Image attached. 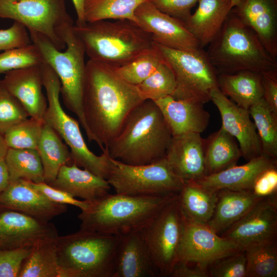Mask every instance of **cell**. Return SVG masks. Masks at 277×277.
Here are the masks:
<instances>
[{
  "instance_id": "cell-1",
  "label": "cell",
  "mask_w": 277,
  "mask_h": 277,
  "mask_svg": "<svg viewBox=\"0 0 277 277\" xmlns=\"http://www.w3.org/2000/svg\"><path fill=\"white\" fill-rule=\"evenodd\" d=\"M144 100L136 86L121 78L113 68L88 60L83 96V114L88 139L102 151L120 132L131 111Z\"/></svg>"
},
{
  "instance_id": "cell-2",
  "label": "cell",
  "mask_w": 277,
  "mask_h": 277,
  "mask_svg": "<svg viewBox=\"0 0 277 277\" xmlns=\"http://www.w3.org/2000/svg\"><path fill=\"white\" fill-rule=\"evenodd\" d=\"M172 137L156 103L145 100L129 113L107 149L111 158L123 163L148 164L165 156Z\"/></svg>"
},
{
  "instance_id": "cell-3",
  "label": "cell",
  "mask_w": 277,
  "mask_h": 277,
  "mask_svg": "<svg viewBox=\"0 0 277 277\" xmlns=\"http://www.w3.org/2000/svg\"><path fill=\"white\" fill-rule=\"evenodd\" d=\"M130 195L109 193L88 202L78 215L80 229L121 235L142 228L177 196Z\"/></svg>"
},
{
  "instance_id": "cell-4",
  "label": "cell",
  "mask_w": 277,
  "mask_h": 277,
  "mask_svg": "<svg viewBox=\"0 0 277 277\" xmlns=\"http://www.w3.org/2000/svg\"><path fill=\"white\" fill-rule=\"evenodd\" d=\"M91 60L112 68L124 65L153 47L151 35L135 22L101 20L73 26Z\"/></svg>"
},
{
  "instance_id": "cell-5",
  "label": "cell",
  "mask_w": 277,
  "mask_h": 277,
  "mask_svg": "<svg viewBox=\"0 0 277 277\" xmlns=\"http://www.w3.org/2000/svg\"><path fill=\"white\" fill-rule=\"evenodd\" d=\"M208 46L206 53L217 74L241 71L262 73L277 69L276 60L232 10Z\"/></svg>"
},
{
  "instance_id": "cell-6",
  "label": "cell",
  "mask_w": 277,
  "mask_h": 277,
  "mask_svg": "<svg viewBox=\"0 0 277 277\" xmlns=\"http://www.w3.org/2000/svg\"><path fill=\"white\" fill-rule=\"evenodd\" d=\"M121 237L81 229L58 235L60 277H113Z\"/></svg>"
},
{
  "instance_id": "cell-7",
  "label": "cell",
  "mask_w": 277,
  "mask_h": 277,
  "mask_svg": "<svg viewBox=\"0 0 277 277\" xmlns=\"http://www.w3.org/2000/svg\"><path fill=\"white\" fill-rule=\"evenodd\" d=\"M73 21L63 24L60 35L66 44L64 51L56 48L45 36L29 31L31 42L40 51L44 61L54 70L61 83L65 106L74 113L84 128L83 96L86 73L84 45L73 30Z\"/></svg>"
},
{
  "instance_id": "cell-8",
  "label": "cell",
  "mask_w": 277,
  "mask_h": 277,
  "mask_svg": "<svg viewBox=\"0 0 277 277\" xmlns=\"http://www.w3.org/2000/svg\"><path fill=\"white\" fill-rule=\"evenodd\" d=\"M42 68L47 100L44 122L58 133L68 147L72 164L106 180L111 166L107 149L97 155L89 149L82 134L79 121L68 115L61 104V83L57 75L46 62L43 63Z\"/></svg>"
},
{
  "instance_id": "cell-9",
  "label": "cell",
  "mask_w": 277,
  "mask_h": 277,
  "mask_svg": "<svg viewBox=\"0 0 277 277\" xmlns=\"http://www.w3.org/2000/svg\"><path fill=\"white\" fill-rule=\"evenodd\" d=\"M106 179L116 193L160 196L177 194L185 182L173 171L165 156L150 164L129 165L110 157Z\"/></svg>"
},
{
  "instance_id": "cell-10",
  "label": "cell",
  "mask_w": 277,
  "mask_h": 277,
  "mask_svg": "<svg viewBox=\"0 0 277 277\" xmlns=\"http://www.w3.org/2000/svg\"><path fill=\"white\" fill-rule=\"evenodd\" d=\"M155 44L174 75L176 86L172 96L204 104L210 101L211 91L218 87L217 73L206 52L203 48L185 51Z\"/></svg>"
},
{
  "instance_id": "cell-11",
  "label": "cell",
  "mask_w": 277,
  "mask_h": 277,
  "mask_svg": "<svg viewBox=\"0 0 277 277\" xmlns=\"http://www.w3.org/2000/svg\"><path fill=\"white\" fill-rule=\"evenodd\" d=\"M186 224L176 196L142 228L159 276H170L180 261Z\"/></svg>"
},
{
  "instance_id": "cell-12",
  "label": "cell",
  "mask_w": 277,
  "mask_h": 277,
  "mask_svg": "<svg viewBox=\"0 0 277 277\" xmlns=\"http://www.w3.org/2000/svg\"><path fill=\"white\" fill-rule=\"evenodd\" d=\"M0 18L12 19L23 25L28 32L43 35L61 50L66 48L61 28L73 21L65 0H0Z\"/></svg>"
},
{
  "instance_id": "cell-13",
  "label": "cell",
  "mask_w": 277,
  "mask_h": 277,
  "mask_svg": "<svg viewBox=\"0 0 277 277\" xmlns=\"http://www.w3.org/2000/svg\"><path fill=\"white\" fill-rule=\"evenodd\" d=\"M221 236L242 250L250 245L276 240L277 194L261 199Z\"/></svg>"
},
{
  "instance_id": "cell-14",
  "label": "cell",
  "mask_w": 277,
  "mask_h": 277,
  "mask_svg": "<svg viewBox=\"0 0 277 277\" xmlns=\"http://www.w3.org/2000/svg\"><path fill=\"white\" fill-rule=\"evenodd\" d=\"M134 15L136 23L156 44L185 51L202 48L182 21L161 12L148 0L136 8Z\"/></svg>"
},
{
  "instance_id": "cell-15",
  "label": "cell",
  "mask_w": 277,
  "mask_h": 277,
  "mask_svg": "<svg viewBox=\"0 0 277 277\" xmlns=\"http://www.w3.org/2000/svg\"><path fill=\"white\" fill-rule=\"evenodd\" d=\"M210 101L220 112L221 127L236 140L242 157L248 161L264 155L249 110L238 106L229 99L219 87L211 91Z\"/></svg>"
},
{
  "instance_id": "cell-16",
  "label": "cell",
  "mask_w": 277,
  "mask_h": 277,
  "mask_svg": "<svg viewBox=\"0 0 277 277\" xmlns=\"http://www.w3.org/2000/svg\"><path fill=\"white\" fill-rule=\"evenodd\" d=\"M240 250H242L237 245L221 236L206 224L186 220L180 261L207 268L216 260Z\"/></svg>"
},
{
  "instance_id": "cell-17",
  "label": "cell",
  "mask_w": 277,
  "mask_h": 277,
  "mask_svg": "<svg viewBox=\"0 0 277 277\" xmlns=\"http://www.w3.org/2000/svg\"><path fill=\"white\" fill-rule=\"evenodd\" d=\"M17 211L49 222L66 212V205L52 202L29 185L27 181H12L0 194V213Z\"/></svg>"
},
{
  "instance_id": "cell-18",
  "label": "cell",
  "mask_w": 277,
  "mask_h": 277,
  "mask_svg": "<svg viewBox=\"0 0 277 277\" xmlns=\"http://www.w3.org/2000/svg\"><path fill=\"white\" fill-rule=\"evenodd\" d=\"M57 236L55 225L50 222L14 211L0 213V250L32 246L42 239Z\"/></svg>"
},
{
  "instance_id": "cell-19",
  "label": "cell",
  "mask_w": 277,
  "mask_h": 277,
  "mask_svg": "<svg viewBox=\"0 0 277 277\" xmlns=\"http://www.w3.org/2000/svg\"><path fill=\"white\" fill-rule=\"evenodd\" d=\"M42 65L8 72L2 80L5 87L21 103L29 117L44 121L47 100L42 90Z\"/></svg>"
},
{
  "instance_id": "cell-20",
  "label": "cell",
  "mask_w": 277,
  "mask_h": 277,
  "mask_svg": "<svg viewBox=\"0 0 277 277\" xmlns=\"http://www.w3.org/2000/svg\"><path fill=\"white\" fill-rule=\"evenodd\" d=\"M165 157L174 173L185 181H196L206 175L204 138L190 132L172 136Z\"/></svg>"
},
{
  "instance_id": "cell-21",
  "label": "cell",
  "mask_w": 277,
  "mask_h": 277,
  "mask_svg": "<svg viewBox=\"0 0 277 277\" xmlns=\"http://www.w3.org/2000/svg\"><path fill=\"white\" fill-rule=\"evenodd\" d=\"M158 271L142 228L121 235L113 277H154Z\"/></svg>"
},
{
  "instance_id": "cell-22",
  "label": "cell",
  "mask_w": 277,
  "mask_h": 277,
  "mask_svg": "<svg viewBox=\"0 0 277 277\" xmlns=\"http://www.w3.org/2000/svg\"><path fill=\"white\" fill-rule=\"evenodd\" d=\"M160 109L172 136L201 133L208 127L210 114L204 104L168 95L154 101Z\"/></svg>"
},
{
  "instance_id": "cell-23",
  "label": "cell",
  "mask_w": 277,
  "mask_h": 277,
  "mask_svg": "<svg viewBox=\"0 0 277 277\" xmlns=\"http://www.w3.org/2000/svg\"><path fill=\"white\" fill-rule=\"evenodd\" d=\"M232 10L256 33L267 51L276 60V0H244Z\"/></svg>"
},
{
  "instance_id": "cell-24",
  "label": "cell",
  "mask_w": 277,
  "mask_h": 277,
  "mask_svg": "<svg viewBox=\"0 0 277 277\" xmlns=\"http://www.w3.org/2000/svg\"><path fill=\"white\" fill-rule=\"evenodd\" d=\"M276 159L262 155L245 164L235 165L219 172L205 175L195 182L215 190H250L256 177L264 170L276 166Z\"/></svg>"
},
{
  "instance_id": "cell-25",
  "label": "cell",
  "mask_w": 277,
  "mask_h": 277,
  "mask_svg": "<svg viewBox=\"0 0 277 277\" xmlns=\"http://www.w3.org/2000/svg\"><path fill=\"white\" fill-rule=\"evenodd\" d=\"M198 3L195 11L183 22L203 48L216 36L232 7L231 0H199Z\"/></svg>"
},
{
  "instance_id": "cell-26",
  "label": "cell",
  "mask_w": 277,
  "mask_h": 277,
  "mask_svg": "<svg viewBox=\"0 0 277 277\" xmlns=\"http://www.w3.org/2000/svg\"><path fill=\"white\" fill-rule=\"evenodd\" d=\"M49 185L88 202L108 193L111 188L107 180L74 164L63 166Z\"/></svg>"
},
{
  "instance_id": "cell-27",
  "label": "cell",
  "mask_w": 277,
  "mask_h": 277,
  "mask_svg": "<svg viewBox=\"0 0 277 277\" xmlns=\"http://www.w3.org/2000/svg\"><path fill=\"white\" fill-rule=\"evenodd\" d=\"M261 199L250 190H218L215 207L207 225L216 233L223 232L245 215Z\"/></svg>"
},
{
  "instance_id": "cell-28",
  "label": "cell",
  "mask_w": 277,
  "mask_h": 277,
  "mask_svg": "<svg viewBox=\"0 0 277 277\" xmlns=\"http://www.w3.org/2000/svg\"><path fill=\"white\" fill-rule=\"evenodd\" d=\"M218 87L238 106L249 108L263 98L261 73L241 71L232 73L217 74Z\"/></svg>"
},
{
  "instance_id": "cell-29",
  "label": "cell",
  "mask_w": 277,
  "mask_h": 277,
  "mask_svg": "<svg viewBox=\"0 0 277 277\" xmlns=\"http://www.w3.org/2000/svg\"><path fill=\"white\" fill-rule=\"evenodd\" d=\"M218 190L204 187L195 181H185L177 195L179 206L189 222L206 224L211 218Z\"/></svg>"
},
{
  "instance_id": "cell-30",
  "label": "cell",
  "mask_w": 277,
  "mask_h": 277,
  "mask_svg": "<svg viewBox=\"0 0 277 277\" xmlns=\"http://www.w3.org/2000/svg\"><path fill=\"white\" fill-rule=\"evenodd\" d=\"M242 156L237 141L222 127L204 138L206 175L236 165Z\"/></svg>"
},
{
  "instance_id": "cell-31",
  "label": "cell",
  "mask_w": 277,
  "mask_h": 277,
  "mask_svg": "<svg viewBox=\"0 0 277 277\" xmlns=\"http://www.w3.org/2000/svg\"><path fill=\"white\" fill-rule=\"evenodd\" d=\"M44 171V181L49 184L56 178L60 168L72 164L70 150L58 133L44 122L36 150Z\"/></svg>"
},
{
  "instance_id": "cell-32",
  "label": "cell",
  "mask_w": 277,
  "mask_h": 277,
  "mask_svg": "<svg viewBox=\"0 0 277 277\" xmlns=\"http://www.w3.org/2000/svg\"><path fill=\"white\" fill-rule=\"evenodd\" d=\"M57 237L42 239L32 246L19 277H60Z\"/></svg>"
},
{
  "instance_id": "cell-33",
  "label": "cell",
  "mask_w": 277,
  "mask_h": 277,
  "mask_svg": "<svg viewBox=\"0 0 277 277\" xmlns=\"http://www.w3.org/2000/svg\"><path fill=\"white\" fill-rule=\"evenodd\" d=\"M4 160L10 181L22 179L34 183L44 182L43 166L36 150L9 148Z\"/></svg>"
},
{
  "instance_id": "cell-34",
  "label": "cell",
  "mask_w": 277,
  "mask_h": 277,
  "mask_svg": "<svg viewBox=\"0 0 277 277\" xmlns=\"http://www.w3.org/2000/svg\"><path fill=\"white\" fill-rule=\"evenodd\" d=\"M145 1L147 0H85V22L114 19H127L136 23L135 11Z\"/></svg>"
},
{
  "instance_id": "cell-35",
  "label": "cell",
  "mask_w": 277,
  "mask_h": 277,
  "mask_svg": "<svg viewBox=\"0 0 277 277\" xmlns=\"http://www.w3.org/2000/svg\"><path fill=\"white\" fill-rule=\"evenodd\" d=\"M244 250L246 258V277L277 276L276 240L253 244Z\"/></svg>"
},
{
  "instance_id": "cell-36",
  "label": "cell",
  "mask_w": 277,
  "mask_h": 277,
  "mask_svg": "<svg viewBox=\"0 0 277 277\" xmlns=\"http://www.w3.org/2000/svg\"><path fill=\"white\" fill-rule=\"evenodd\" d=\"M258 135L263 153L277 157V117L271 111L263 98L249 109Z\"/></svg>"
},
{
  "instance_id": "cell-37",
  "label": "cell",
  "mask_w": 277,
  "mask_h": 277,
  "mask_svg": "<svg viewBox=\"0 0 277 277\" xmlns=\"http://www.w3.org/2000/svg\"><path fill=\"white\" fill-rule=\"evenodd\" d=\"M176 86L173 72L163 57L155 70L145 80L136 86L142 98L155 101L172 95Z\"/></svg>"
},
{
  "instance_id": "cell-38",
  "label": "cell",
  "mask_w": 277,
  "mask_h": 277,
  "mask_svg": "<svg viewBox=\"0 0 277 277\" xmlns=\"http://www.w3.org/2000/svg\"><path fill=\"white\" fill-rule=\"evenodd\" d=\"M163 60L161 52L154 43L153 48L149 50L130 62L113 69L124 81L137 86L155 70Z\"/></svg>"
},
{
  "instance_id": "cell-39",
  "label": "cell",
  "mask_w": 277,
  "mask_h": 277,
  "mask_svg": "<svg viewBox=\"0 0 277 277\" xmlns=\"http://www.w3.org/2000/svg\"><path fill=\"white\" fill-rule=\"evenodd\" d=\"M44 122L29 117L16 124L4 133L9 148L37 150Z\"/></svg>"
},
{
  "instance_id": "cell-40",
  "label": "cell",
  "mask_w": 277,
  "mask_h": 277,
  "mask_svg": "<svg viewBox=\"0 0 277 277\" xmlns=\"http://www.w3.org/2000/svg\"><path fill=\"white\" fill-rule=\"evenodd\" d=\"M44 62L40 51L31 43L0 53V74Z\"/></svg>"
},
{
  "instance_id": "cell-41",
  "label": "cell",
  "mask_w": 277,
  "mask_h": 277,
  "mask_svg": "<svg viewBox=\"0 0 277 277\" xmlns=\"http://www.w3.org/2000/svg\"><path fill=\"white\" fill-rule=\"evenodd\" d=\"M29 117L23 106L0 79V131L4 134L10 127Z\"/></svg>"
},
{
  "instance_id": "cell-42",
  "label": "cell",
  "mask_w": 277,
  "mask_h": 277,
  "mask_svg": "<svg viewBox=\"0 0 277 277\" xmlns=\"http://www.w3.org/2000/svg\"><path fill=\"white\" fill-rule=\"evenodd\" d=\"M246 270L244 250L222 257L207 267L208 277H246Z\"/></svg>"
},
{
  "instance_id": "cell-43",
  "label": "cell",
  "mask_w": 277,
  "mask_h": 277,
  "mask_svg": "<svg viewBox=\"0 0 277 277\" xmlns=\"http://www.w3.org/2000/svg\"><path fill=\"white\" fill-rule=\"evenodd\" d=\"M32 247L0 250V277H19L23 264Z\"/></svg>"
},
{
  "instance_id": "cell-44",
  "label": "cell",
  "mask_w": 277,
  "mask_h": 277,
  "mask_svg": "<svg viewBox=\"0 0 277 277\" xmlns=\"http://www.w3.org/2000/svg\"><path fill=\"white\" fill-rule=\"evenodd\" d=\"M27 182L33 188L52 202L66 205H73L81 210L85 209L88 206V201L78 200L66 192L55 188L44 182L41 183H34L29 181Z\"/></svg>"
},
{
  "instance_id": "cell-45",
  "label": "cell",
  "mask_w": 277,
  "mask_h": 277,
  "mask_svg": "<svg viewBox=\"0 0 277 277\" xmlns=\"http://www.w3.org/2000/svg\"><path fill=\"white\" fill-rule=\"evenodd\" d=\"M29 32L22 24L14 22L7 29H0V51L31 43Z\"/></svg>"
},
{
  "instance_id": "cell-46",
  "label": "cell",
  "mask_w": 277,
  "mask_h": 277,
  "mask_svg": "<svg viewBox=\"0 0 277 277\" xmlns=\"http://www.w3.org/2000/svg\"><path fill=\"white\" fill-rule=\"evenodd\" d=\"M158 10L173 17L185 21L191 14L199 0H148Z\"/></svg>"
},
{
  "instance_id": "cell-47",
  "label": "cell",
  "mask_w": 277,
  "mask_h": 277,
  "mask_svg": "<svg viewBox=\"0 0 277 277\" xmlns=\"http://www.w3.org/2000/svg\"><path fill=\"white\" fill-rule=\"evenodd\" d=\"M250 191L260 198L277 194L276 166L263 171L254 180Z\"/></svg>"
},
{
  "instance_id": "cell-48",
  "label": "cell",
  "mask_w": 277,
  "mask_h": 277,
  "mask_svg": "<svg viewBox=\"0 0 277 277\" xmlns=\"http://www.w3.org/2000/svg\"><path fill=\"white\" fill-rule=\"evenodd\" d=\"M261 74L263 98L271 111L277 117V69Z\"/></svg>"
},
{
  "instance_id": "cell-49",
  "label": "cell",
  "mask_w": 277,
  "mask_h": 277,
  "mask_svg": "<svg viewBox=\"0 0 277 277\" xmlns=\"http://www.w3.org/2000/svg\"><path fill=\"white\" fill-rule=\"evenodd\" d=\"M171 277H208L207 268L199 264L192 267L189 263L180 261L173 269Z\"/></svg>"
},
{
  "instance_id": "cell-50",
  "label": "cell",
  "mask_w": 277,
  "mask_h": 277,
  "mask_svg": "<svg viewBox=\"0 0 277 277\" xmlns=\"http://www.w3.org/2000/svg\"><path fill=\"white\" fill-rule=\"evenodd\" d=\"M10 182L9 172L4 159L0 160V194L7 188Z\"/></svg>"
},
{
  "instance_id": "cell-51",
  "label": "cell",
  "mask_w": 277,
  "mask_h": 277,
  "mask_svg": "<svg viewBox=\"0 0 277 277\" xmlns=\"http://www.w3.org/2000/svg\"><path fill=\"white\" fill-rule=\"evenodd\" d=\"M77 15L76 24L85 23L84 18V7L85 0H71Z\"/></svg>"
},
{
  "instance_id": "cell-52",
  "label": "cell",
  "mask_w": 277,
  "mask_h": 277,
  "mask_svg": "<svg viewBox=\"0 0 277 277\" xmlns=\"http://www.w3.org/2000/svg\"><path fill=\"white\" fill-rule=\"evenodd\" d=\"M9 147L5 141L3 134L0 131V160L4 159Z\"/></svg>"
},
{
  "instance_id": "cell-53",
  "label": "cell",
  "mask_w": 277,
  "mask_h": 277,
  "mask_svg": "<svg viewBox=\"0 0 277 277\" xmlns=\"http://www.w3.org/2000/svg\"><path fill=\"white\" fill-rule=\"evenodd\" d=\"M232 7L234 8L239 6L244 0H231Z\"/></svg>"
}]
</instances>
